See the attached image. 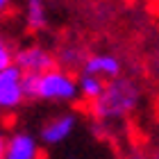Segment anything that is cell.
Returning <instances> with one entry per match:
<instances>
[{"mask_svg":"<svg viewBox=\"0 0 159 159\" xmlns=\"http://www.w3.org/2000/svg\"><path fill=\"white\" fill-rule=\"evenodd\" d=\"M141 100V89L132 77H116L109 80L102 96L91 102V116L96 123H111L129 116Z\"/></svg>","mask_w":159,"mask_h":159,"instance_id":"1","label":"cell"},{"mask_svg":"<svg viewBox=\"0 0 159 159\" xmlns=\"http://www.w3.org/2000/svg\"><path fill=\"white\" fill-rule=\"evenodd\" d=\"M80 96V82L68 70L52 68L39 75V100H52V102H73Z\"/></svg>","mask_w":159,"mask_h":159,"instance_id":"2","label":"cell"},{"mask_svg":"<svg viewBox=\"0 0 159 159\" xmlns=\"http://www.w3.org/2000/svg\"><path fill=\"white\" fill-rule=\"evenodd\" d=\"M23 100V70L11 64L0 70V109H16Z\"/></svg>","mask_w":159,"mask_h":159,"instance_id":"3","label":"cell"},{"mask_svg":"<svg viewBox=\"0 0 159 159\" xmlns=\"http://www.w3.org/2000/svg\"><path fill=\"white\" fill-rule=\"evenodd\" d=\"M14 64L23 73H39L41 75V73H48V70L57 68V57L41 46H30V48H20L14 55Z\"/></svg>","mask_w":159,"mask_h":159,"instance_id":"4","label":"cell"},{"mask_svg":"<svg viewBox=\"0 0 159 159\" xmlns=\"http://www.w3.org/2000/svg\"><path fill=\"white\" fill-rule=\"evenodd\" d=\"M75 127H77V116H75V114H61V116H55L52 120H48L46 125L41 127V141L48 143V146L64 143L70 134L75 132Z\"/></svg>","mask_w":159,"mask_h":159,"instance_id":"5","label":"cell"},{"mask_svg":"<svg viewBox=\"0 0 159 159\" xmlns=\"http://www.w3.org/2000/svg\"><path fill=\"white\" fill-rule=\"evenodd\" d=\"M120 70H123L120 59L114 55H107V52L89 55V59L82 66V73L96 75V77H102V80H116V77H120Z\"/></svg>","mask_w":159,"mask_h":159,"instance_id":"6","label":"cell"},{"mask_svg":"<svg viewBox=\"0 0 159 159\" xmlns=\"http://www.w3.org/2000/svg\"><path fill=\"white\" fill-rule=\"evenodd\" d=\"M5 159H41V148L32 134L16 132L11 139H7Z\"/></svg>","mask_w":159,"mask_h":159,"instance_id":"7","label":"cell"},{"mask_svg":"<svg viewBox=\"0 0 159 159\" xmlns=\"http://www.w3.org/2000/svg\"><path fill=\"white\" fill-rule=\"evenodd\" d=\"M86 59H89V55H86V50L80 46V43H66V46L59 50V55H57V64H61L66 70L82 68Z\"/></svg>","mask_w":159,"mask_h":159,"instance_id":"8","label":"cell"},{"mask_svg":"<svg viewBox=\"0 0 159 159\" xmlns=\"http://www.w3.org/2000/svg\"><path fill=\"white\" fill-rule=\"evenodd\" d=\"M80 96H82L84 100H89V102H93V100H98L100 96H102V91H105V86L107 82L102 77H96V75H86L82 73L80 75Z\"/></svg>","mask_w":159,"mask_h":159,"instance_id":"9","label":"cell"},{"mask_svg":"<svg viewBox=\"0 0 159 159\" xmlns=\"http://www.w3.org/2000/svg\"><path fill=\"white\" fill-rule=\"evenodd\" d=\"M27 27L34 32L48 27V14L43 0H27Z\"/></svg>","mask_w":159,"mask_h":159,"instance_id":"10","label":"cell"},{"mask_svg":"<svg viewBox=\"0 0 159 159\" xmlns=\"http://www.w3.org/2000/svg\"><path fill=\"white\" fill-rule=\"evenodd\" d=\"M37 89H39V73H23V93H25V98L34 100L37 98Z\"/></svg>","mask_w":159,"mask_h":159,"instance_id":"11","label":"cell"},{"mask_svg":"<svg viewBox=\"0 0 159 159\" xmlns=\"http://www.w3.org/2000/svg\"><path fill=\"white\" fill-rule=\"evenodd\" d=\"M14 64V55L11 50L7 48V43L2 41V37H0V70H5L7 66H11Z\"/></svg>","mask_w":159,"mask_h":159,"instance_id":"12","label":"cell"},{"mask_svg":"<svg viewBox=\"0 0 159 159\" xmlns=\"http://www.w3.org/2000/svg\"><path fill=\"white\" fill-rule=\"evenodd\" d=\"M91 132H93V136H96V139H102V136H105V127H102V123H96V120H93Z\"/></svg>","mask_w":159,"mask_h":159,"instance_id":"13","label":"cell"},{"mask_svg":"<svg viewBox=\"0 0 159 159\" xmlns=\"http://www.w3.org/2000/svg\"><path fill=\"white\" fill-rule=\"evenodd\" d=\"M5 150H7V139L0 134V159H5Z\"/></svg>","mask_w":159,"mask_h":159,"instance_id":"14","label":"cell"},{"mask_svg":"<svg viewBox=\"0 0 159 159\" xmlns=\"http://www.w3.org/2000/svg\"><path fill=\"white\" fill-rule=\"evenodd\" d=\"M9 2H11V0H0V14H2V11H7V7H9Z\"/></svg>","mask_w":159,"mask_h":159,"instance_id":"15","label":"cell"},{"mask_svg":"<svg viewBox=\"0 0 159 159\" xmlns=\"http://www.w3.org/2000/svg\"><path fill=\"white\" fill-rule=\"evenodd\" d=\"M155 159H159V152H157V155H155Z\"/></svg>","mask_w":159,"mask_h":159,"instance_id":"16","label":"cell"}]
</instances>
